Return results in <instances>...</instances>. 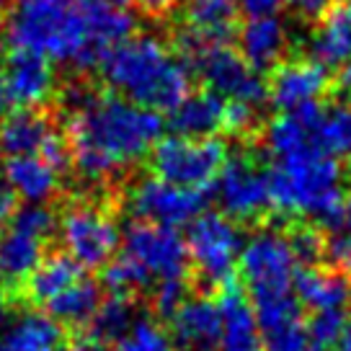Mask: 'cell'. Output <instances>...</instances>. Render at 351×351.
<instances>
[{"label":"cell","mask_w":351,"mask_h":351,"mask_svg":"<svg viewBox=\"0 0 351 351\" xmlns=\"http://www.w3.org/2000/svg\"><path fill=\"white\" fill-rule=\"evenodd\" d=\"M132 29L130 13L101 0H13L5 16L11 49L80 70L99 65Z\"/></svg>","instance_id":"obj_1"},{"label":"cell","mask_w":351,"mask_h":351,"mask_svg":"<svg viewBox=\"0 0 351 351\" xmlns=\"http://www.w3.org/2000/svg\"><path fill=\"white\" fill-rule=\"evenodd\" d=\"M70 104V155L77 173L88 181H106L140 163L160 143L163 119L119 96H99L88 88H73Z\"/></svg>","instance_id":"obj_2"},{"label":"cell","mask_w":351,"mask_h":351,"mask_svg":"<svg viewBox=\"0 0 351 351\" xmlns=\"http://www.w3.org/2000/svg\"><path fill=\"white\" fill-rule=\"evenodd\" d=\"M101 75L119 93L150 111H173L189 96V70L158 36H130L101 60Z\"/></svg>","instance_id":"obj_3"},{"label":"cell","mask_w":351,"mask_h":351,"mask_svg":"<svg viewBox=\"0 0 351 351\" xmlns=\"http://www.w3.org/2000/svg\"><path fill=\"white\" fill-rule=\"evenodd\" d=\"M269 199L285 217H313L333 225L343 202L341 165L313 143L274 158V168L269 171Z\"/></svg>","instance_id":"obj_4"},{"label":"cell","mask_w":351,"mask_h":351,"mask_svg":"<svg viewBox=\"0 0 351 351\" xmlns=\"http://www.w3.org/2000/svg\"><path fill=\"white\" fill-rule=\"evenodd\" d=\"M178 52L184 57V65H191L199 77L207 83V90L222 96L230 104H248L261 106L269 99V90L258 73L245 65L241 52L230 49L228 44H215L199 39L191 32H178Z\"/></svg>","instance_id":"obj_5"},{"label":"cell","mask_w":351,"mask_h":351,"mask_svg":"<svg viewBox=\"0 0 351 351\" xmlns=\"http://www.w3.org/2000/svg\"><path fill=\"white\" fill-rule=\"evenodd\" d=\"M241 274L245 279L251 305L295 295L297 258L289 235L279 230H258L243 243Z\"/></svg>","instance_id":"obj_6"},{"label":"cell","mask_w":351,"mask_h":351,"mask_svg":"<svg viewBox=\"0 0 351 351\" xmlns=\"http://www.w3.org/2000/svg\"><path fill=\"white\" fill-rule=\"evenodd\" d=\"M57 228L47 204H26L0 230V282L16 287L26 282L44 261V243Z\"/></svg>","instance_id":"obj_7"},{"label":"cell","mask_w":351,"mask_h":351,"mask_svg":"<svg viewBox=\"0 0 351 351\" xmlns=\"http://www.w3.org/2000/svg\"><path fill=\"white\" fill-rule=\"evenodd\" d=\"M186 251L199 276L207 285H228L238 269L243 251V238L238 225L225 215H199L189 225Z\"/></svg>","instance_id":"obj_8"},{"label":"cell","mask_w":351,"mask_h":351,"mask_svg":"<svg viewBox=\"0 0 351 351\" xmlns=\"http://www.w3.org/2000/svg\"><path fill=\"white\" fill-rule=\"evenodd\" d=\"M225 145L209 140H191V137H165L153 147L155 176L171 181L176 186L199 189L217 178L219 168L225 163Z\"/></svg>","instance_id":"obj_9"},{"label":"cell","mask_w":351,"mask_h":351,"mask_svg":"<svg viewBox=\"0 0 351 351\" xmlns=\"http://www.w3.org/2000/svg\"><path fill=\"white\" fill-rule=\"evenodd\" d=\"M124 258H130L153 282H173L186 276L189 251L178 230L160 228L153 222H134L121 238Z\"/></svg>","instance_id":"obj_10"},{"label":"cell","mask_w":351,"mask_h":351,"mask_svg":"<svg viewBox=\"0 0 351 351\" xmlns=\"http://www.w3.org/2000/svg\"><path fill=\"white\" fill-rule=\"evenodd\" d=\"M60 241L67 256L80 269H101L109 266L117 248L121 245V235L117 222L93 204H75L60 219Z\"/></svg>","instance_id":"obj_11"},{"label":"cell","mask_w":351,"mask_h":351,"mask_svg":"<svg viewBox=\"0 0 351 351\" xmlns=\"http://www.w3.org/2000/svg\"><path fill=\"white\" fill-rule=\"evenodd\" d=\"M207 199L199 189L176 186L163 178H143L130 191V209L140 222H153L160 228H186L199 215H204Z\"/></svg>","instance_id":"obj_12"},{"label":"cell","mask_w":351,"mask_h":351,"mask_svg":"<svg viewBox=\"0 0 351 351\" xmlns=\"http://www.w3.org/2000/svg\"><path fill=\"white\" fill-rule=\"evenodd\" d=\"M215 194L230 219H253L266 207H271L269 173H263L248 155L225 158L215 178Z\"/></svg>","instance_id":"obj_13"},{"label":"cell","mask_w":351,"mask_h":351,"mask_svg":"<svg viewBox=\"0 0 351 351\" xmlns=\"http://www.w3.org/2000/svg\"><path fill=\"white\" fill-rule=\"evenodd\" d=\"M55 90L52 65L36 55L11 49L5 65L0 70V117L16 109L42 106Z\"/></svg>","instance_id":"obj_14"},{"label":"cell","mask_w":351,"mask_h":351,"mask_svg":"<svg viewBox=\"0 0 351 351\" xmlns=\"http://www.w3.org/2000/svg\"><path fill=\"white\" fill-rule=\"evenodd\" d=\"M326 88H328L326 67H320L313 60H289L276 67L266 90H269V101L276 109L297 114L307 106L320 104Z\"/></svg>","instance_id":"obj_15"},{"label":"cell","mask_w":351,"mask_h":351,"mask_svg":"<svg viewBox=\"0 0 351 351\" xmlns=\"http://www.w3.org/2000/svg\"><path fill=\"white\" fill-rule=\"evenodd\" d=\"M171 343L178 351L219 349V310L204 297H186L171 315Z\"/></svg>","instance_id":"obj_16"},{"label":"cell","mask_w":351,"mask_h":351,"mask_svg":"<svg viewBox=\"0 0 351 351\" xmlns=\"http://www.w3.org/2000/svg\"><path fill=\"white\" fill-rule=\"evenodd\" d=\"M238 44L245 65L253 67L256 73L269 70L282 62L289 47V29L279 16L248 19L238 32Z\"/></svg>","instance_id":"obj_17"},{"label":"cell","mask_w":351,"mask_h":351,"mask_svg":"<svg viewBox=\"0 0 351 351\" xmlns=\"http://www.w3.org/2000/svg\"><path fill=\"white\" fill-rule=\"evenodd\" d=\"M295 297L313 313H343L351 305V279L339 269L307 266L295 276Z\"/></svg>","instance_id":"obj_18"},{"label":"cell","mask_w":351,"mask_h":351,"mask_svg":"<svg viewBox=\"0 0 351 351\" xmlns=\"http://www.w3.org/2000/svg\"><path fill=\"white\" fill-rule=\"evenodd\" d=\"M297 119L310 132L313 145L330 158L351 155V104H330V106H307L297 111Z\"/></svg>","instance_id":"obj_19"},{"label":"cell","mask_w":351,"mask_h":351,"mask_svg":"<svg viewBox=\"0 0 351 351\" xmlns=\"http://www.w3.org/2000/svg\"><path fill=\"white\" fill-rule=\"evenodd\" d=\"M310 55L320 67H341L351 57V0H336L310 36Z\"/></svg>","instance_id":"obj_20"},{"label":"cell","mask_w":351,"mask_h":351,"mask_svg":"<svg viewBox=\"0 0 351 351\" xmlns=\"http://www.w3.org/2000/svg\"><path fill=\"white\" fill-rule=\"evenodd\" d=\"M225 114H228V101L212 90H199L189 93L171 111V127L178 137L209 140L215 132L225 130Z\"/></svg>","instance_id":"obj_21"},{"label":"cell","mask_w":351,"mask_h":351,"mask_svg":"<svg viewBox=\"0 0 351 351\" xmlns=\"http://www.w3.org/2000/svg\"><path fill=\"white\" fill-rule=\"evenodd\" d=\"M219 349L217 351H261V330L251 302L235 289L219 297Z\"/></svg>","instance_id":"obj_22"},{"label":"cell","mask_w":351,"mask_h":351,"mask_svg":"<svg viewBox=\"0 0 351 351\" xmlns=\"http://www.w3.org/2000/svg\"><path fill=\"white\" fill-rule=\"evenodd\" d=\"M5 181L26 204H47L60 189V171L42 155H23L8 160Z\"/></svg>","instance_id":"obj_23"},{"label":"cell","mask_w":351,"mask_h":351,"mask_svg":"<svg viewBox=\"0 0 351 351\" xmlns=\"http://www.w3.org/2000/svg\"><path fill=\"white\" fill-rule=\"evenodd\" d=\"M55 137L57 134L52 132L49 119L32 109L13 111L0 127V147L11 158L42 155Z\"/></svg>","instance_id":"obj_24"},{"label":"cell","mask_w":351,"mask_h":351,"mask_svg":"<svg viewBox=\"0 0 351 351\" xmlns=\"http://www.w3.org/2000/svg\"><path fill=\"white\" fill-rule=\"evenodd\" d=\"M60 341V326L42 313H21L0 326V351H57Z\"/></svg>","instance_id":"obj_25"},{"label":"cell","mask_w":351,"mask_h":351,"mask_svg":"<svg viewBox=\"0 0 351 351\" xmlns=\"http://www.w3.org/2000/svg\"><path fill=\"white\" fill-rule=\"evenodd\" d=\"M184 21L199 39L225 44L238 21V5L235 0H184Z\"/></svg>","instance_id":"obj_26"},{"label":"cell","mask_w":351,"mask_h":351,"mask_svg":"<svg viewBox=\"0 0 351 351\" xmlns=\"http://www.w3.org/2000/svg\"><path fill=\"white\" fill-rule=\"evenodd\" d=\"M80 279H83V269L70 256H49L26 279V292L36 305H49L67 287H73Z\"/></svg>","instance_id":"obj_27"},{"label":"cell","mask_w":351,"mask_h":351,"mask_svg":"<svg viewBox=\"0 0 351 351\" xmlns=\"http://www.w3.org/2000/svg\"><path fill=\"white\" fill-rule=\"evenodd\" d=\"M101 305V289L90 279H80L73 287H67L62 295L52 300L47 310L55 323L65 326H86L93 320Z\"/></svg>","instance_id":"obj_28"},{"label":"cell","mask_w":351,"mask_h":351,"mask_svg":"<svg viewBox=\"0 0 351 351\" xmlns=\"http://www.w3.org/2000/svg\"><path fill=\"white\" fill-rule=\"evenodd\" d=\"M132 320H134V313H132V305H130V297L127 295H111L106 300H101L99 310H96V315L90 320V326H93V336L99 341H111V343H117V341L127 333V328L132 326Z\"/></svg>","instance_id":"obj_29"},{"label":"cell","mask_w":351,"mask_h":351,"mask_svg":"<svg viewBox=\"0 0 351 351\" xmlns=\"http://www.w3.org/2000/svg\"><path fill=\"white\" fill-rule=\"evenodd\" d=\"M114 346L117 351H173L171 336L153 318H134Z\"/></svg>","instance_id":"obj_30"},{"label":"cell","mask_w":351,"mask_h":351,"mask_svg":"<svg viewBox=\"0 0 351 351\" xmlns=\"http://www.w3.org/2000/svg\"><path fill=\"white\" fill-rule=\"evenodd\" d=\"M349 326V320L343 313H315L313 320L307 323V336L313 349H328V346H339L343 330Z\"/></svg>","instance_id":"obj_31"},{"label":"cell","mask_w":351,"mask_h":351,"mask_svg":"<svg viewBox=\"0 0 351 351\" xmlns=\"http://www.w3.org/2000/svg\"><path fill=\"white\" fill-rule=\"evenodd\" d=\"M155 310L160 313V315H173L178 307L186 302V285H184V279H173V282H160V285L155 287Z\"/></svg>","instance_id":"obj_32"},{"label":"cell","mask_w":351,"mask_h":351,"mask_svg":"<svg viewBox=\"0 0 351 351\" xmlns=\"http://www.w3.org/2000/svg\"><path fill=\"white\" fill-rule=\"evenodd\" d=\"M289 243H292V251H295L297 263H313L320 253H323V248H326V245L320 243L318 232L310 230V228L297 230L295 235L289 238Z\"/></svg>","instance_id":"obj_33"},{"label":"cell","mask_w":351,"mask_h":351,"mask_svg":"<svg viewBox=\"0 0 351 351\" xmlns=\"http://www.w3.org/2000/svg\"><path fill=\"white\" fill-rule=\"evenodd\" d=\"M256 121H258V109H256V106H248V104H230V101H228L225 127L230 132L245 134L248 130L256 127Z\"/></svg>","instance_id":"obj_34"},{"label":"cell","mask_w":351,"mask_h":351,"mask_svg":"<svg viewBox=\"0 0 351 351\" xmlns=\"http://www.w3.org/2000/svg\"><path fill=\"white\" fill-rule=\"evenodd\" d=\"M238 13L248 16V19H266V16H276L287 5V0H235Z\"/></svg>","instance_id":"obj_35"},{"label":"cell","mask_w":351,"mask_h":351,"mask_svg":"<svg viewBox=\"0 0 351 351\" xmlns=\"http://www.w3.org/2000/svg\"><path fill=\"white\" fill-rule=\"evenodd\" d=\"M330 261L336 263L339 271H351V238L343 235V232H336L330 243L326 245Z\"/></svg>","instance_id":"obj_36"},{"label":"cell","mask_w":351,"mask_h":351,"mask_svg":"<svg viewBox=\"0 0 351 351\" xmlns=\"http://www.w3.org/2000/svg\"><path fill=\"white\" fill-rule=\"evenodd\" d=\"M336 0H287V5L300 16V19H307V21H320L326 13L330 11Z\"/></svg>","instance_id":"obj_37"},{"label":"cell","mask_w":351,"mask_h":351,"mask_svg":"<svg viewBox=\"0 0 351 351\" xmlns=\"http://www.w3.org/2000/svg\"><path fill=\"white\" fill-rule=\"evenodd\" d=\"M16 212H19V197L13 194L11 184L0 178V225H8Z\"/></svg>","instance_id":"obj_38"},{"label":"cell","mask_w":351,"mask_h":351,"mask_svg":"<svg viewBox=\"0 0 351 351\" xmlns=\"http://www.w3.org/2000/svg\"><path fill=\"white\" fill-rule=\"evenodd\" d=\"M132 3H137L145 13H153V16H160V13H168L173 8L178 0H132Z\"/></svg>","instance_id":"obj_39"},{"label":"cell","mask_w":351,"mask_h":351,"mask_svg":"<svg viewBox=\"0 0 351 351\" xmlns=\"http://www.w3.org/2000/svg\"><path fill=\"white\" fill-rule=\"evenodd\" d=\"M333 228H339V232H343V235H349L351 238V194L341 202L339 217H336V222H333Z\"/></svg>","instance_id":"obj_40"},{"label":"cell","mask_w":351,"mask_h":351,"mask_svg":"<svg viewBox=\"0 0 351 351\" xmlns=\"http://www.w3.org/2000/svg\"><path fill=\"white\" fill-rule=\"evenodd\" d=\"M341 86L346 88V90H351V57L341 65Z\"/></svg>","instance_id":"obj_41"},{"label":"cell","mask_w":351,"mask_h":351,"mask_svg":"<svg viewBox=\"0 0 351 351\" xmlns=\"http://www.w3.org/2000/svg\"><path fill=\"white\" fill-rule=\"evenodd\" d=\"M339 351H351V323L346 326V330H343V336H341V341H339Z\"/></svg>","instance_id":"obj_42"},{"label":"cell","mask_w":351,"mask_h":351,"mask_svg":"<svg viewBox=\"0 0 351 351\" xmlns=\"http://www.w3.org/2000/svg\"><path fill=\"white\" fill-rule=\"evenodd\" d=\"M57 351H99V349H93V346H88V343H70V346H62V349H57Z\"/></svg>","instance_id":"obj_43"},{"label":"cell","mask_w":351,"mask_h":351,"mask_svg":"<svg viewBox=\"0 0 351 351\" xmlns=\"http://www.w3.org/2000/svg\"><path fill=\"white\" fill-rule=\"evenodd\" d=\"M101 3H109L114 8H124V5H130L132 0H101Z\"/></svg>","instance_id":"obj_44"},{"label":"cell","mask_w":351,"mask_h":351,"mask_svg":"<svg viewBox=\"0 0 351 351\" xmlns=\"http://www.w3.org/2000/svg\"><path fill=\"white\" fill-rule=\"evenodd\" d=\"M3 320H5V297L0 292V326H3Z\"/></svg>","instance_id":"obj_45"},{"label":"cell","mask_w":351,"mask_h":351,"mask_svg":"<svg viewBox=\"0 0 351 351\" xmlns=\"http://www.w3.org/2000/svg\"><path fill=\"white\" fill-rule=\"evenodd\" d=\"M5 3H8V0H0V11H3V8H5Z\"/></svg>","instance_id":"obj_46"},{"label":"cell","mask_w":351,"mask_h":351,"mask_svg":"<svg viewBox=\"0 0 351 351\" xmlns=\"http://www.w3.org/2000/svg\"><path fill=\"white\" fill-rule=\"evenodd\" d=\"M0 153H3V147H0Z\"/></svg>","instance_id":"obj_47"}]
</instances>
